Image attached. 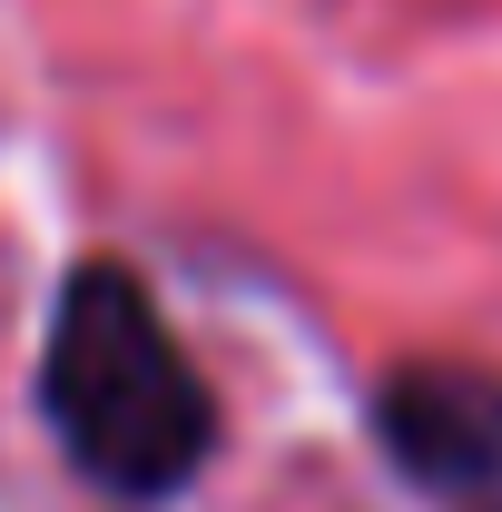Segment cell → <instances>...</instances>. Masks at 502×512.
<instances>
[{
	"label": "cell",
	"mask_w": 502,
	"mask_h": 512,
	"mask_svg": "<svg viewBox=\"0 0 502 512\" xmlns=\"http://www.w3.org/2000/svg\"><path fill=\"white\" fill-rule=\"evenodd\" d=\"M40 424L109 503H178L217 463V384L197 375L158 286L128 256H79L40 316Z\"/></svg>",
	"instance_id": "6da1fadb"
},
{
	"label": "cell",
	"mask_w": 502,
	"mask_h": 512,
	"mask_svg": "<svg viewBox=\"0 0 502 512\" xmlns=\"http://www.w3.org/2000/svg\"><path fill=\"white\" fill-rule=\"evenodd\" d=\"M375 444L424 512H502V375L414 355L375 384Z\"/></svg>",
	"instance_id": "7a4b0ae2"
}]
</instances>
